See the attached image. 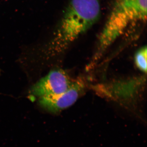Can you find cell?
Listing matches in <instances>:
<instances>
[{"label": "cell", "mask_w": 147, "mask_h": 147, "mask_svg": "<svg viewBox=\"0 0 147 147\" xmlns=\"http://www.w3.org/2000/svg\"><path fill=\"white\" fill-rule=\"evenodd\" d=\"M99 0H70L62 21L54 38L47 46V57L62 53L99 19Z\"/></svg>", "instance_id": "1"}, {"label": "cell", "mask_w": 147, "mask_h": 147, "mask_svg": "<svg viewBox=\"0 0 147 147\" xmlns=\"http://www.w3.org/2000/svg\"><path fill=\"white\" fill-rule=\"evenodd\" d=\"M147 0H115L99 36L95 59L123 34L130 25L146 22Z\"/></svg>", "instance_id": "2"}, {"label": "cell", "mask_w": 147, "mask_h": 147, "mask_svg": "<svg viewBox=\"0 0 147 147\" xmlns=\"http://www.w3.org/2000/svg\"><path fill=\"white\" fill-rule=\"evenodd\" d=\"M143 77H136L95 85L93 87L96 94L102 98L132 106L144 83Z\"/></svg>", "instance_id": "3"}, {"label": "cell", "mask_w": 147, "mask_h": 147, "mask_svg": "<svg viewBox=\"0 0 147 147\" xmlns=\"http://www.w3.org/2000/svg\"><path fill=\"white\" fill-rule=\"evenodd\" d=\"M74 81L63 69H53L32 86L30 94L39 98L54 96L67 90Z\"/></svg>", "instance_id": "4"}, {"label": "cell", "mask_w": 147, "mask_h": 147, "mask_svg": "<svg viewBox=\"0 0 147 147\" xmlns=\"http://www.w3.org/2000/svg\"><path fill=\"white\" fill-rule=\"evenodd\" d=\"M85 88L82 79L74 80L71 87L61 94L40 98V105L47 111L58 113L71 107L78 100Z\"/></svg>", "instance_id": "5"}, {"label": "cell", "mask_w": 147, "mask_h": 147, "mask_svg": "<svg viewBox=\"0 0 147 147\" xmlns=\"http://www.w3.org/2000/svg\"><path fill=\"white\" fill-rule=\"evenodd\" d=\"M147 47L145 46L139 49L134 57V61L137 67L145 73L147 72Z\"/></svg>", "instance_id": "6"}]
</instances>
